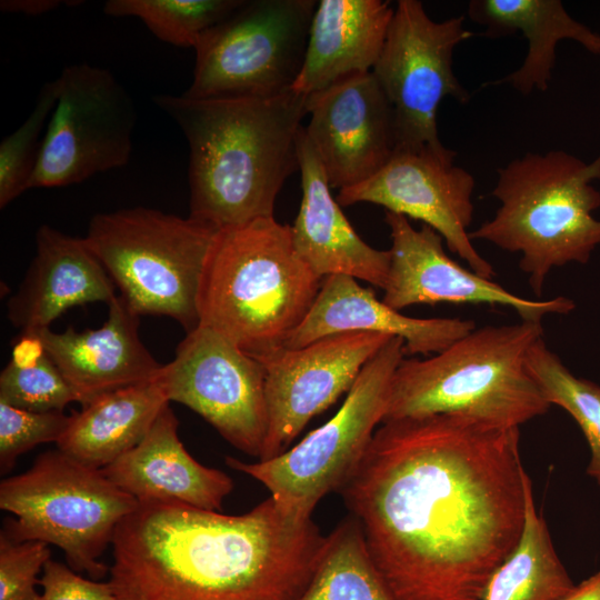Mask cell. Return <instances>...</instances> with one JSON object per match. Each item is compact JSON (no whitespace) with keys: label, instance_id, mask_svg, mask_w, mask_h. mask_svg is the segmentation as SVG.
Returning a JSON list of instances; mask_svg holds the SVG:
<instances>
[{"label":"cell","instance_id":"cell-29","mask_svg":"<svg viewBox=\"0 0 600 600\" xmlns=\"http://www.w3.org/2000/svg\"><path fill=\"white\" fill-rule=\"evenodd\" d=\"M527 366L548 402L566 410L586 440L600 434V386L576 377L543 338L531 347Z\"/></svg>","mask_w":600,"mask_h":600},{"label":"cell","instance_id":"cell-35","mask_svg":"<svg viewBox=\"0 0 600 600\" xmlns=\"http://www.w3.org/2000/svg\"><path fill=\"white\" fill-rule=\"evenodd\" d=\"M47 354L38 333L21 332L13 342L10 362L20 369L36 367Z\"/></svg>","mask_w":600,"mask_h":600},{"label":"cell","instance_id":"cell-2","mask_svg":"<svg viewBox=\"0 0 600 600\" xmlns=\"http://www.w3.org/2000/svg\"><path fill=\"white\" fill-rule=\"evenodd\" d=\"M326 538L271 497L242 514L138 502L114 531L108 582L119 600H297Z\"/></svg>","mask_w":600,"mask_h":600},{"label":"cell","instance_id":"cell-5","mask_svg":"<svg viewBox=\"0 0 600 600\" xmlns=\"http://www.w3.org/2000/svg\"><path fill=\"white\" fill-rule=\"evenodd\" d=\"M542 334L540 322L486 326L431 358H403L392 377L383 421L457 413L520 427L543 416L551 404L527 366Z\"/></svg>","mask_w":600,"mask_h":600},{"label":"cell","instance_id":"cell-10","mask_svg":"<svg viewBox=\"0 0 600 600\" xmlns=\"http://www.w3.org/2000/svg\"><path fill=\"white\" fill-rule=\"evenodd\" d=\"M314 0H243L198 41L192 99L273 98L303 64Z\"/></svg>","mask_w":600,"mask_h":600},{"label":"cell","instance_id":"cell-37","mask_svg":"<svg viewBox=\"0 0 600 600\" xmlns=\"http://www.w3.org/2000/svg\"><path fill=\"white\" fill-rule=\"evenodd\" d=\"M560 600H600V570L583 580Z\"/></svg>","mask_w":600,"mask_h":600},{"label":"cell","instance_id":"cell-14","mask_svg":"<svg viewBox=\"0 0 600 600\" xmlns=\"http://www.w3.org/2000/svg\"><path fill=\"white\" fill-rule=\"evenodd\" d=\"M391 338L348 331L256 357L264 369L268 410V430L259 460L287 451L313 417L349 392L366 363Z\"/></svg>","mask_w":600,"mask_h":600},{"label":"cell","instance_id":"cell-34","mask_svg":"<svg viewBox=\"0 0 600 600\" xmlns=\"http://www.w3.org/2000/svg\"><path fill=\"white\" fill-rule=\"evenodd\" d=\"M39 584L42 593L36 600H119L108 581L86 579L52 559L44 564Z\"/></svg>","mask_w":600,"mask_h":600},{"label":"cell","instance_id":"cell-17","mask_svg":"<svg viewBox=\"0 0 600 600\" xmlns=\"http://www.w3.org/2000/svg\"><path fill=\"white\" fill-rule=\"evenodd\" d=\"M307 112L304 132L330 188L370 179L396 152L393 110L372 72L307 96Z\"/></svg>","mask_w":600,"mask_h":600},{"label":"cell","instance_id":"cell-8","mask_svg":"<svg viewBox=\"0 0 600 600\" xmlns=\"http://www.w3.org/2000/svg\"><path fill=\"white\" fill-rule=\"evenodd\" d=\"M137 506L100 469L59 449L46 451L26 472L0 483V508L17 517L3 532L17 542L59 547L72 570L94 580L109 572L100 558Z\"/></svg>","mask_w":600,"mask_h":600},{"label":"cell","instance_id":"cell-20","mask_svg":"<svg viewBox=\"0 0 600 600\" xmlns=\"http://www.w3.org/2000/svg\"><path fill=\"white\" fill-rule=\"evenodd\" d=\"M36 246L26 277L8 302V318L21 332L37 333L74 306L109 303L116 297L114 282L86 238L41 226Z\"/></svg>","mask_w":600,"mask_h":600},{"label":"cell","instance_id":"cell-3","mask_svg":"<svg viewBox=\"0 0 600 600\" xmlns=\"http://www.w3.org/2000/svg\"><path fill=\"white\" fill-rule=\"evenodd\" d=\"M152 99L188 141L190 217L219 230L273 217L284 181L299 170L307 96Z\"/></svg>","mask_w":600,"mask_h":600},{"label":"cell","instance_id":"cell-32","mask_svg":"<svg viewBox=\"0 0 600 600\" xmlns=\"http://www.w3.org/2000/svg\"><path fill=\"white\" fill-rule=\"evenodd\" d=\"M71 421L63 411L32 412L0 401V470L7 473L17 459L38 444L56 442Z\"/></svg>","mask_w":600,"mask_h":600},{"label":"cell","instance_id":"cell-18","mask_svg":"<svg viewBox=\"0 0 600 600\" xmlns=\"http://www.w3.org/2000/svg\"><path fill=\"white\" fill-rule=\"evenodd\" d=\"M108 304V319L98 329L37 332L82 408L111 391L153 380L162 368L140 339V316L122 296Z\"/></svg>","mask_w":600,"mask_h":600},{"label":"cell","instance_id":"cell-12","mask_svg":"<svg viewBox=\"0 0 600 600\" xmlns=\"http://www.w3.org/2000/svg\"><path fill=\"white\" fill-rule=\"evenodd\" d=\"M29 189L80 183L128 163L133 100L112 72L87 62L66 67Z\"/></svg>","mask_w":600,"mask_h":600},{"label":"cell","instance_id":"cell-28","mask_svg":"<svg viewBox=\"0 0 600 600\" xmlns=\"http://www.w3.org/2000/svg\"><path fill=\"white\" fill-rule=\"evenodd\" d=\"M243 0H109L107 16L133 17L159 40L196 48L202 34L229 17Z\"/></svg>","mask_w":600,"mask_h":600},{"label":"cell","instance_id":"cell-6","mask_svg":"<svg viewBox=\"0 0 600 600\" xmlns=\"http://www.w3.org/2000/svg\"><path fill=\"white\" fill-rule=\"evenodd\" d=\"M600 154L587 163L568 152L527 153L499 169L491 194L496 214L469 233L521 254L520 269L541 297L547 276L570 262L586 264L600 244Z\"/></svg>","mask_w":600,"mask_h":600},{"label":"cell","instance_id":"cell-1","mask_svg":"<svg viewBox=\"0 0 600 600\" xmlns=\"http://www.w3.org/2000/svg\"><path fill=\"white\" fill-rule=\"evenodd\" d=\"M519 427L440 413L383 421L338 491L397 600H482L526 520Z\"/></svg>","mask_w":600,"mask_h":600},{"label":"cell","instance_id":"cell-26","mask_svg":"<svg viewBox=\"0 0 600 600\" xmlns=\"http://www.w3.org/2000/svg\"><path fill=\"white\" fill-rule=\"evenodd\" d=\"M574 584L534 506L532 482H526V520L514 550L491 576L482 600H560Z\"/></svg>","mask_w":600,"mask_h":600},{"label":"cell","instance_id":"cell-11","mask_svg":"<svg viewBox=\"0 0 600 600\" xmlns=\"http://www.w3.org/2000/svg\"><path fill=\"white\" fill-rule=\"evenodd\" d=\"M472 32L463 17L434 21L419 0H399L372 73L394 116L396 152L449 151L440 141L437 113L452 97L464 103L469 92L453 72V51Z\"/></svg>","mask_w":600,"mask_h":600},{"label":"cell","instance_id":"cell-4","mask_svg":"<svg viewBox=\"0 0 600 600\" xmlns=\"http://www.w3.org/2000/svg\"><path fill=\"white\" fill-rule=\"evenodd\" d=\"M274 217L218 231L198 292L199 324L256 358L284 346L322 283Z\"/></svg>","mask_w":600,"mask_h":600},{"label":"cell","instance_id":"cell-33","mask_svg":"<svg viewBox=\"0 0 600 600\" xmlns=\"http://www.w3.org/2000/svg\"><path fill=\"white\" fill-rule=\"evenodd\" d=\"M51 556L41 541L11 540L0 533V600H36L39 573Z\"/></svg>","mask_w":600,"mask_h":600},{"label":"cell","instance_id":"cell-24","mask_svg":"<svg viewBox=\"0 0 600 600\" xmlns=\"http://www.w3.org/2000/svg\"><path fill=\"white\" fill-rule=\"evenodd\" d=\"M468 14L486 28L487 36L521 31L527 38L523 63L494 82L509 83L522 94L534 89L547 90L560 41L571 39L589 52L600 54V34L574 20L560 0H473Z\"/></svg>","mask_w":600,"mask_h":600},{"label":"cell","instance_id":"cell-22","mask_svg":"<svg viewBox=\"0 0 600 600\" xmlns=\"http://www.w3.org/2000/svg\"><path fill=\"white\" fill-rule=\"evenodd\" d=\"M298 158L302 199L296 220L290 226L297 253L322 279L344 274L383 290L390 252L372 248L349 223L331 194L304 127L299 134Z\"/></svg>","mask_w":600,"mask_h":600},{"label":"cell","instance_id":"cell-30","mask_svg":"<svg viewBox=\"0 0 600 600\" xmlns=\"http://www.w3.org/2000/svg\"><path fill=\"white\" fill-rule=\"evenodd\" d=\"M56 79L44 83L24 122L0 143V208L3 209L29 190L40 156L46 124L56 107Z\"/></svg>","mask_w":600,"mask_h":600},{"label":"cell","instance_id":"cell-15","mask_svg":"<svg viewBox=\"0 0 600 600\" xmlns=\"http://www.w3.org/2000/svg\"><path fill=\"white\" fill-rule=\"evenodd\" d=\"M456 152H394L370 179L339 190L337 201L382 206L386 211L420 220L437 231L448 249L479 276L492 280L496 272L472 246L474 179L454 164Z\"/></svg>","mask_w":600,"mask_h":600},{"label":"cell","instance_id":"cell-7","mask_svg":"<svg viewBox=\"0 0 600 600\" xmlns=\"http://www.w3.org/2000/svg\"><path fill=\"white\" fill-rule=\"evenodd\" d=\"M218 231L190 216L134 207L96 214L84 238L137 314L167 316L190 332Z\"/></svg>","mask_w":600,"mask_h":600},{"label":"cell","instance_id":"cell-25","mask_svg":"<svg viewBox=\"0 0 600 600\" xmlns=\"http://www.w3.org/2000/svg\"><path fill=\"white\" fill-rule=\"evenodd\" d=\"M169 402L158 377L106 393L71 416L57 448L102 469L139 444Z\"/></svg>","mask_w":600,"mask_h":600},{"label":"cell","instance_id":"cell-21","mask_svg":"<svg viewBox=\"0 0 600 600\" xmlns=\"http://www.w3.org/2000/svg\"><path fill=\"white\" fill-rule=\"evenodd\" d=\"M474 328L472 320L461 318L404 316L357 279L332 274L323 278L311 309L283 347L296 349L330 334L366 331L402 338L406 354H436Z\"/></svg>","mask_w":600,"mask_h":600},{"label":"cell","instance_id":"cell-19","mask_svg":"<svg viewBox=\"0 0 600 600\" xmlns=\"http://www.w3.org/2000/svg\"><path fill=\"white\" fill-rule=\"evenodd\" d=\"M178 426L168 404L141 442L101 472L139 503H181L221 511L233 490L231 478L198 462L179 439Z\"/></svg>","mask_w":600,"mask_h":600},{"label":"cell","instance_id":"cell-31","mask_svg":"<svg viewBox=\"0 0 600 600\" xmlns=\"http://www.w3.org/2000/svg\"><path fill=\"white\" fill-rule=\"evenodd\" d=\"M0 401L32 412L63 411L76 396L59 369L46 354L32 368L9 362L0 374Z\"/></svg>","mask_w":600,"mask_h":600},{"label":"cell","instance_id":"cell-23","mask_svg":"<svg viewBox=\"0 0 600 600\" xmlns=\"http://www.w3.org/2000/svg\"><path fill=\"white\" fill-rule=\"evenodd\" d=\"M394 9L382 0H320L304 60L292 91L310 96L358 73L371 72Z\"/></svg>","mask_w":600,"mask_h":600},{"label":"cell","instance_id":"cell-16","mask_svg":"<svg viewBox=\"0 0 600 600\" xmlns=\"http://www.w3.org/2000/svg\"><path fill=\"white\" fill-rule=\"evenodd\" d=\"M390 229V267L382 301L400 311L413 304L503 306L521 321L540 322L548 314H567L576 308L566 297L527 299L468 270L443 249L442 237L427 224L414 229L402 214L386 211Z\"/></svg>","mask_w":600,"mask_h":600},{"label":"cell","instance_id":"cell-9","mask_svg":"<svg viewBox=\"0 0 600 600\" xmlns=\"http://www.w3.org/2000/svg\"><path fill=\"white\" fill-rule=\"evenodd\" d=\"M402 338H391L362 368L338 412L281 454L257 462L226 457V464L261 482L289 517L311 519L319 501L339 491L359 466L386 416Z\"/></svg>","mask_w":600,"mask_h":600},{"label":"cell","instance_id":"cell-13","mask_svg":"<svg viewBox=\"0 0 600 600\" xmlns=\"http://www.w3.org/2000/svg\"><path fill=\"white\" fill-rule=\"evenodd\" d=\"M169 401L190 408L240 451L260 458L268 430L262 364L217 331L187 332L158 376Z\"/></svg>","mask_w":600,"mask_h":600},{"label":"cell","instance_id":"cell-36","mask_svg":"<svg viewBox=\"0 0 600 600\" xmlns=\"http://www.w3.org/2000/svg\"><path fill=\"white\" fill-rule=\"evenodd\" d=\"M74 1L61 0H1L0 9L8 13L41 16Z\"/></svg>","mask_w":600,"mask_h":600},{"label":"cell","instance_id":"cell-27","mask_svg":"<svg viewBox=\"0 0 600 600\" xmlns=\"http://www.w3.org/2000/svg\"><path fill=\"white\" fill-rule=\"evenodd\" d=\"M297 600H397L369 553L357 518L346 517L327 536L316 571Z\"/></svg>","mask_w":600,"mask_h":600}]
</instances>
